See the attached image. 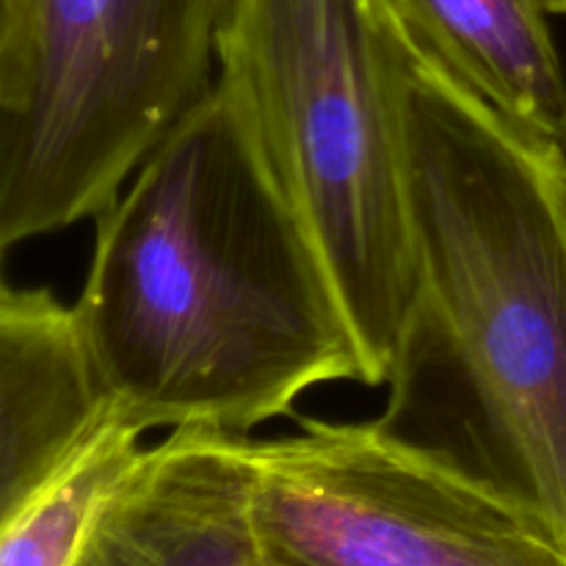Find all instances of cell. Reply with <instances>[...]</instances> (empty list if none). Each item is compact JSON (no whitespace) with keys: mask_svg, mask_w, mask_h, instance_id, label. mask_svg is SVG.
<instances>
[{"mask_svg":"<svg viewBox=\"0 0 566 566\" xmlns=\"http://www.w3.org/2000/svg\"><path fill=\"white\" fill-rule=\"evenodd\" d=\"M94 224L75 307L130 423L249 437L313 387L365 385L329 269L224 77Z\"/></svg>","mask_w":566,"mask_h":566,"instance_id":"obj_1","label":"cell"},{"mask_svg":"<svg viewBox=\"0 0 566 566\" xmlns=\"http://www.w3.org/2000/svg\"><path fill=\"white\" fill-rule=\"evenodd\" d=\"M407 138L418 302L390 403L442 387L457 462L566 539V153L415 42Z\"/></svg>","mask_w":566,"mask_h":566,"instance_id":"obj_2","label":"cell"},{"mask_svg":"<svg viewBox=\"0 0 566 566\" xmlns=\"http://www.w3.org/2000/svg\"><path fill=\"white\" fill-rule=\"evenodd\" d=\"M409 59L390 0H230L219 33V77L329 269L370 387L390 385L418 302Z\"/></svg>","mask_w":566,"mask_h":566,"instance_id":"obj_3","label":"cell"},{"mask_svg":"<svg viewBox=\"0 0 566 566\" xmlns=\"http://www.w3.org/2000/svg\"><path fill=\"white\" fill-rule=\"evenodd\" d=\"M230 0H33L0 66V247L97 219L213 88Z\"/></svg>","mask_w":566,"mask_h":566,"instance_id":"obj_4","label":"cell"},{"mask_svg":"<svg viewBox=\"0 0 566 566\" xmlns=\"http://www.w3.org/2000/svg\"><path fill=\"white\" fill-rule=\"evenodd\" d=\"M265 566H566L536 509L385 418L252 440Z\"/></svg>","mask_w":566,"mask_h":566,"instance_id":"obj_5","label":"cell"},{"mask_svg":"<svg viewBox=\"0 0 566 566\" xmlns=\"http://www.w3.org/2000/svg\"><path fill=\"white\" fill-rule=\"evenodd\" d=\"M249 442L208 426L171 429L147 448L72 566H265Z\"/></svg>","mask_w":566,"mask_h":566,"instance_id":"obj_6","label":"cell"},{"mask_svg":"<svg viewBox=\"0 0 566 566\" xmlns=\"http://www.w3.org/2000/svg\"><path fill=\"white\" fill-rule=\"evenodd\" d=\"M122 418L75 304L48 287L0 291V512Z\"/></svg>","mask_w":566,"mask_h":566,"instance_id":"obj_7","label":"cell"},{"mask_svg":"<svg viewBox=\"0 0 566 566\" xmlns=\"http://www.w3.org/2000/svg\"><path fill=\"white\" fill-rule=\"evenodd\" d=\"M412 42L481 103L566 153V75L539 0H390Z\"/></svg>","mask_w":566,"mask_h":566,"instance_id":"obj_8","label":"cell"},{"mask_svg":"<svg viewBox=\"0 0 566 566\" xmlns=\"http://www.w3.org/2000/svg\"><path fill=\"white\" fill-rule=\"evenodd\" d=\"M144 434L142 426L116 418L17 506L0 512V566L75 564L99 514L147 457Z\"/></svg>","mask_w":566,"mask_h":566,"instance_id":"obj_9","label":"cell"},{"mask_svg":"<svg viewBox=\"0 0 566 566\" xmlns=\"http://www.w3.org/2000/svg\"><path fill=\"white\" fill-rule=\"evenodd\" d=\"M33 0H0V66L17 59L31 20Z\"/></svg>","mask_w":566,"mask_h":566,"instance_id":"obj_10","label":"cell"},{"mask_svg":"<svg viewBox=\"0 0 566 566\" xmlns=\"http://www.w3.org/2000/svg\"><path fill=\"white\" fill-rule=\"evenodd\" d=\"M545 6L547 14H556V17H566V0H539Z\"/></svg>","mask_w":566,"mask_h":566,"instance_id":"obj_11","label":"cell"}]
</instances>
